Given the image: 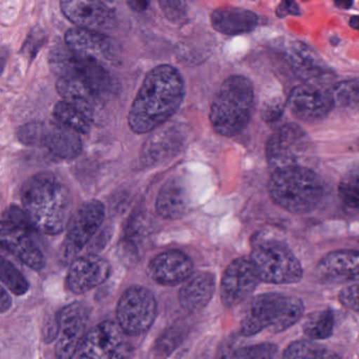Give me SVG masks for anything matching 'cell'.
I'll return each mask as SVG.
<instances>
[{
	"label": "cell",
	"mask_w": 359,
	"mask_h": 359,
	"mask_svg": "<svg viewBox=\"0 0 359 359\" xmlns=\"http://www.w3.org/2000/svg\"><path fill=\"white\" fill-rule=\"evenodd\" d=\"M184 81L170 65L155 67L144 77L128 115L130 129L146 134L167 123L182 106Z\"/></svg>",
	"instance_id": "cell-1"
},
{
	"label": "cell",
	"mask_w": 359,
	"mask_h": 359,
	"mask_svg": "<svg viewBox=\"0 0 359 359\" xmlns=\"http://www.w3.org/2000/svg\"><path fill=\"white\" fill-rule=\"evenodd\" d=\"M22 203L33 228L46 235L62 233L73 215L70 190L50 172H39L25 182Z\"/></svg>",
	"instance_id": "cell-2"
},
{
	"label": "cell",
	"mask_w": 359,
	"mask_h": 359,
	"mask_svg": "<svg viewBox=\"0 0 359 359\" xmlns=\"http://www.w3.org/2000/svg\"><path fill=\"white\" fill-rule=\"evenodd\" d=\"M253 86L241 75L228 77L210 107V123L216 133L233 137L243 131L253 112Z\"/></svg>",
	"instance_id": "cell-3"
},
{
	"label": "cell",
	"mask_w": 359,
	"mask_h": 359,
	"mask_svg": "<svg viewBox=\"0 0 359 359\" xmlns=\"http://www.w3.org/2000/svg\"><path fill=\"white\" fill-rule=\"evenodd\" d=\"M268 190L277 205L294 214L312 212L323 195L318 176L306 167L274 171L269 180Z\"/></svg>",
	"instance_id": "cell-4"
},
{
	"label": "cell",
	"mask_w": 359,
	"mask_h": 359,
	"mask_svg": "<svg viewBox=\"0 0 359 359\" xmlns=\"http://www.w3.org/2000/svg\"><path fill=\"white\" fill-rule=\"evenodd\" d=\"M304 306L295 296L262 294L252 300L241 323V333L252 336L264 330L279 333L295 325L304 314Z\"/></svg>",
	"instance_id": "cell-5"
},
{
	"label": "cell",
	"mask_w": 359,
	"mask_h": 359,
	"mask_svg": "<svg viewBox=\"0 0 359 359\" xmlns=\"http://www.w3.org/2000/svg\"><path fill=\"white\" fill-rule=\"evenodd\" d=\"M251 260L260 280L274 285L299 283L302 264L285 243L276 239L257 241L253 245Z\"/></svg>",
	"instance_id": "cell-6"
},
{
	"label": "cell",
	"mask_w": 359,
	"mask_h": 359,
	"mask_svg": "<svg viewBox=\"0 0 359 359\" xmlns=\"http://www.w3.org/2000/svg\"><path fill=\"white\" fill-rule=\"evenodd\" d=\"M32 224L24 210L11 205L3 214L0 241L8 253L24 262L35 271L41 270L46 264L45 256L32 236Z\"/></svg>",
	"instance_id": "cell-7"
},
{
	"label": "cell",
	"mask_w": 359,
	"mask_h": 359,
	"mask_svg": "<svg viewBox=\"0 0 359 359\" xmlns=\"http://www.w3.org/2000/svg\"><path fill=\"white\" fill-rule=\"evenodd\" d=\"M18 140L27 146L46 148L60 159L75 158L83 150L79 133L56 121H32L22 126L18 132Z\"/></svg>",
	"instance_id": "cell-8"
},
{
	"label": "cell",
	"mask_w": 359,
	"mask_h": 359,
	"mask_svg": "<svg viewBox=\"0 0 359 359\" xmlns=\"http://www.w3.org/2000/svg\"><path fill=\"white\" fill-rule=\"evenodd\" d=\"M50 67L60 77L79 79L102 96L112 90L113 81L106 66L73 53L66 45L56 46L50 52Z\"/></svg>",
	"instance_id": "cell-9"
},
{
	"label": "cell",
	"mask_w": 359,
	"mask_h": 359,
	"mask_svg": "<svg viewBox=\"0 0 359 359\" xmlns=\"http://www.w3.org/2000/svg\"><path fill=\"white\" fill-rule=\"evenodd\" d=\"M312 142L306 132L296 123H287L273 132L266 144V157L274 171L287 168L304 167Z\"/></svg>",
	"instance_id": "cell-10"
},
{
	"label": "cell",
	"mask_w": 359,
	"mask_h": 359,
	"mask_svg": "<svg viewBox=\"0 0 359 359\" xmlns=\"http://www.w3.org/2000/svg\"><path fill=\"white\" fill-rule=\"evenodd\" d=\"M117 321L123 333L130 336L146 333L157 316V302L150 290L132 285L117 304Z\"/></svg>",
	"instance_id": "cell-11"
},
{
	"label": "cell",
	"mask_w": 359,
	"mask_h": 359,
	"mask_svg": "<svg viewBox=\"0 0 359 359\" xmlns=\"http://www.w3.org/2000/svg\"><path fill=\"white\" fill-rule=\"evenodd\" d=\"M123 330L106 320L90 330L77 352V359H132L134 348L123 339Z\"/></svg>",
	"instance_id": "cell-12"
},
{
	"label": "cell",
	"mask_w": 359,
	"mask_h": 359,
	"mask_svg": "<svg viewBox=\"0 0 359 359\" xmlns=\"http://www.w3.org/2000/svg\"><path fill=\"white\" fill-rule=\"evenodd\" d=\"M106 210L100 201H87L76 210L70 222L62 245L65 257L71 258L85 249L104 222Z\"/></svg>",
	"instance_id": "cell-13"
},
{
	"label": "cell",
	"mask_w": 359,
	"mask_h": 359,
	"mask_svg": "<svg viewBox=\"0 0 359 359\" xmlns=\"http://www.w3.org/2000/svg\"><path fill=\"white\" fill-rule=\"evenodd\" d=\"M90 310L81 302H73L62 309L57 316L55 355L57 359H73L79 352L89 321Z\"/></svg>",
	"instance_id": "cell-14"
},
{
	"label": "cell",
	"mask_w": 359,
	"mask_h": 359,
	"mask_svg": "<svg viewBox=\"0 0 359 359\" xmlns=\"http://www.w3.org/2000/svg\"><path fill=\"white\" fill-rule=\"evenodd\" d=\"M255 266L251 258L233 260L224 271L220 283V297L226 308H233L245 302L259 283Z\"/></svg>",
	"instance_id": "cell-15"
},
{
	"label": "cell",
	"mask_w": 359,
	"mask_h": 359,
	"mask_svg": "<svg viewBox=\"0 0 359 359\" xmlns=\"http://www.w3.org/2000/svg\"><path fill=\"white\" fill-rule=\"evenodd\" d=\"M287 104L300 121L316 123L325 118L334 107L331 91L323 86L302 83L292 90Z\"/></svg>",
	"instance_id": "cell-16"
},
{
	"label": "cell",
	"mask_w": 359,
	"mask_h": 359,
	"mask_svg": "<svg viewBox=\"0 0 359 359\" xmlns=\"http://www.w3.org/2000/svg\"><path fill=\"white\" fill-rule=\"evenodd\" d=\"M285 58L296 75L304 83L323 86L332 79V72L325 67L318 54L302 41H293L285 50Z\"/></svg>",
	"instance_id": "cell-17"
},
{
	"label": "cell",
	"mask_w": 359,
	"mask_h": 359,
	"mask_svg": "<svg viewBox=\"0 0 359 359\" xmlns=\"http://www.w3.org/2000/svg\"><path fill=\"white\" fill-rule=\"evenodd\" d=\"M110 274L111 266L106 259L89 254L71 264L67 285L73 293L83 294L104 283Z\"/></svg>",
	"instance_id": "cell-18"
},
{
	"label": "cell",
	"mask_w": 359,
	"mask_h": 359,
	"mask_svg": "<svg viewBox=\"0 0 359 359\" xmlns=\"http://www.w3.org/2000/svg\"><path fill=\"white\" fill-rule=\"evenodd\" d=\"M65 45L76 55L95 60L104 66L113 60L110 39L97 31L75 27L67 31Z\"/></svg>",
	"instance_id": "cell-19"
},
{
	"label": "cell",
	"mask_w": 359,
	"mask_h": 359,
	"mask_svg": "<svg viewBox=\"0 0 359 359\" xmlns=\"http://www.w3.org/2000/svg\"><path fill=\"white\" fill-rule=\"evenodd\" d=\"M60 9L65 18L79 28L97 31L112 22L113 14L106 4L89 0H64Z\"/></svg>",
	"instance_id": "cell-20"
},
{
	"label": "cell",
	"mask_w": 359,
	"mask_h": 359,
	"mask_svg": "<svg viewBox=\"0 0 359 359\" xmlns=\"http://www.w3.org/2000/svg\"><path fill=\"white\" fill-rule=\"evenodd\" d=\"M148 272L158 285H176L184 283L193 274V262L182 252L171 250L153 258Z\"/></svg>",
	"instance_id": "cell-21"
},
{
	"label": "cell",
	"mask_w": 359,
	"mask_h": 359,
	"mask_svg": "<svg viewBox=\"0 0 359 359\" xmlns=\"http://www.w3.org/2000/svg\"><path fill=\"white\" fill-rule=\"evenodd\" d=\"M215 289V276L212 273H193L180 287V306L188 313L201 312L211 302Z\"/></svg>",
	"instance_id": "cell-22"
},
{
	"label": "cell",
	"mask_w": 359,
	"mask_h": 359,
	"mask_svg": "<svg viewBox=\"0 0 359 359\" xmlns=\"http://www.w3.org/2000/svg\"><path fill=\"white\" fill-rule=\"evenodd\" d=\"M56 90L64 102H68L77 110L89 117L93 123L98 108L102 107L104 96L98 94L87 83L79 79L60 77L56 81Z\"/></svg>",
	"instance_id": "cell-23"
},
{
	"label": "cell",
	"mask_w": 359,
	"mask_h": 359,
	"mask_svg": "<svg viewBox=\"0 0 359 359\" xmlns=\"http://www.w3.org/2000/svg\"><path fill=\"white\" fill-rule=\"evenodd\" d=\"M317 272L323 278L333 281H358L359 251L339 250L321 258Z\"/></svg>",
	"instance_id": "cell-24"
},
{
	"label": "cell",
	"mask_w": 359,
	"mask_h": 359,
	"mask_svg": "<svg viewBox=\"0 0 359 359\" xmlns=\"http://www.w3.org/2000/svg\"><path fill=\"white\" fill-rule=\"evenodd\" d=\"M214 30L224 35H241L255 30L258 18L255 13L241 8H218L211 14Z\"/></svg>",
	"instance_id": "cell-25"
},
{
	"label": "cell",
	"mask_w": 359,
	"mask_h": 359,
	"mask_svg": "<svg viewBox=\"0 0 359 359\" xmlns=\"http://www.w3.org/2000/svg\"><path fill=\"white\" fill-rule=\"evenodd\" d=\"M189 195L186 186L178 178L168 180L159 191L156 211L165 219H180L189 211Z\"/></svg>",
	"instance_id": "cell-26"
},
{
	"label": "cell",
	"mask_w": 359,
	"mask_h": 359,
	"mask_svg": "<svg viewBox=\"0 0 359 359\" xmlns=\"http://www.w3.org/2000/svg\"><path fill=\"white\" fill-rule=\"evenodd\" d=\"M53 116L56 123L74 130L77 133L85 135L91 130V119L64 100H60L54 106Z\"/></svg>",
	"instance_id": "cell-27"
},
{
	"label": "cell",
	"mask_w": 359,
	"mask_h": 359,
	"mask_svg": "<svg viewBox=\"0 0 359 359\" xmlns=\"http://www.w3.org/2000/svg\"><path fill=\"white\" fill-rule=\"evenodd\" d=\"M333 329L334 317L330 310L312 313L302 325L304 335L312 340L327 339L333 334Z\"/></svg>",
	"instance_id": "cell-28"
},
{
	"label": "cell",
	"mask_w": 359,
	"mask_h": 359,
	"mask_svg": "<svg viewBox=\"0 0 359 359\" xmlns=\"http://www.w3.org/2000/svg\"><path fill=\"white\" fill-rule=\"evenodd\" d=\"M334 106L344 110H359V79L337 83L331 90Z\"/></svg>",
	"instance_id": "cell-29"
},
{
	"label": "cell",
	"mask_w": 359,
	"mask_h": 359,
	"mask_svg": "<svg viewBox=\"0 0 359 359\" xmlns=\"http://www.w3.org/2000/svg\"><path fill=\"white\" fill-rule=\"evenodd\" d=\"M338 194L348 209H359V165L351 168L342 175Z\"/></svg>",
	"instance_id": "cell-30"
},
{
	"label": "cell",
	"mask_w": 359,
	"mask_h": 359,
	"mask_svg": "<svg viewBox=\"0 0 359 359\" xmlns=\"http://www.w3.org/2000/svg\"><path fill=\"white\" fill-rule=\"evenodd\" d=\"M1 281L15 295L22 296L28 292L29 283L24 275L5 257L1 259Z\"/></svg>",
	"instance_id": "cell-31"
},
{
	"label": "cell",
	"mask_w": 359,
	"mask_h": 359,
	"mask_svg": "<svg viewBox=\"0 0 359 359\" xmlns=\"http://www.w3.org/2000/svg\"><path fill=\"white\" fill-rule=\"evenodd\" d=\"M276 346L271 344L245 346L232 352L222 354L220 359H275Z\"/></svg>",
	"instance_id": "cell-32"
},
{
	"label": "cell",
	"mask_w": 359,
	"mask_h": 359,
	"mask_svg": "<svg viewBox=\"0 0 359 359\" xmlns=\"http://www.w3.org/2000/svg\"><path fill=\"white\" fill-rule=\"evenodd\" d=\"M184 338V330L178 327H170L157 340L155 350L158 353L159 356H168L182 344Z\"/></svg>",
	"instance_id": "cell-33"
},
{
	"label": "cell",
	"mask_w": 359,
	"mask_h": 359,
	"mask_svg": "<svg viewBox=\"0 0 359 359\" xmlns=\"http://www.w3.org/2000/svg\"><path fill=\"white\" fill-rule=\"evenodd\" d=\"M320 348L308 340H297L287 346L283 359H314Z\"/></svg>",
	"instance_id": "cell-34"
},
{
	"label": "cell",
	"mask_w": 359,
	"mask_h": 359,
	"mask_svg": "<svg viewBox=\"0 0 359 359\" xmlns=\"http://www.w3.org/2000/svg\"><path fill=\"white\" fill-rule=\"evenodd\" d=\"M161 10L168 20L180 22L187 16V5L184 1H159Z\"/></svg>",
	"instance_id": "cell-35"
},
{
	"label": "cell",
	"mask_w": 359,
	"mask_h": 359,
	"mask_svg": "<svg viewBox=\"0 0 359 359\" xmlns=\"http://www.w3.org/2000/svg\"><path fill=\"white\" fill-rule=\"evenodd\" d=\"M339 300L346 308L359 314V283L344 287L340 291Z\"/></svg>",
	"instance_id": "cell-36"
},
{
	"label": "cell",
	"mask_w": 359,
	"mask_h": 359,
	"mask_svg": "<svg viewBox=\"0 0 359 359\" xmlns=\"http://www.w3.org/2000/svg\"><path fill=\"white\" fill-rule=\"evenodd\" d=\"M285 111L283 100L274 98L264 104L262 109V118L268 123H275L280 118Z\"/></svg>",
	"instance_id": "cell-37"
},
{
	"label": "cell",
	"mask_w": 359,
	"mask_h": 359,
	"mask_svg": "<svg viewBox=\"0 0 359 359\" xmlns=\"http://www.w3.org/2000/svg\"><path fill=\"white\" fill-rule=\"evenodd\" d=\"M43 45V31L33 30L32 33L29 34L28 39L25 41L22 46V52L29 60H33L36 56L37 52Z\"/></svg>",
	"instance_id": "cell-38"
},
{
	"label": "cell",
	"mask_w": 359,
	"mask_h": 359,
	"mask_svg": "<svg viewBox=\"0 0 359 359\" xmlns=\"http://www.w3.org/2000/svg\"><path fill=\"white\" fill-rule=\"evenodd\" d=\"M276 14L279 18H285L287 15H300L299 7L294 1H283L279 4L276 9Z\"/></svg>",
	"instance_id": "cell-39"
},
{
	"label": "cell",
	"mask_w": 359,
	"mask_h": 359,
	"mask_svg": "<svg viewBox=\"0 0 359 359\" xmlns=\"http://www.w3.org/2000/svg\"><path fill=\"white\" fill-rule=\"evenodd\" d=\"M12 299L10 297L9 293L6 291V289L1 290V297H0V311L1 313H6L11 308Z\"/></svg>",
	"instance_id": "cell-40"
},
{
	"label": "cell",
	"mask_w": 359,
	"mask_h": 359,
	"mask_svg": "<svg viewBox=\"0 0 359 359\" xmlns=\"http://www.w3.org/2000/svg\"><path fill=\"white\" fill-rule=\"evenodd\" d=\"M314 359H340V357L332 351L320 348L315 355Z\"/></svg>",
	"instance_id": "cell-41"
},
{
	"label": "cell",
	"mask_w": 359,
	"mask_h": 359,
	"mask_svg": "<svg viewBox=\"0 0 359 359\" xmlns=\"http://www.w3.org/2000/svg\"><path fill=\"white\" fill-rule=\"evenodd\" d=\"M128 6H129L133 11L142 12L147 9L149 3L148 1H138V0H134V1H128Z\"/></svg>",
	"instance_id": "cell-42"
},
{
	"label": "cell",
	"mask_w": 359,
	"mask_h": 359,
	"mask_svg": "<svg viewBox=\"0 0 359 359\" xmlns=\"http://www.w3.org/2000/svg\"><path fill=\"white\" fill-rule=\"evenodd\" d=\"M348 25H350L351 28L359 31V16H353L348 22Z\"/></svg>",
	"instance_id": "cell-43"
},
{
	"label": "cell",
	"mask_w": 359,
	"mask_h": 359,
	"mask_svg": "<svg viewBox=\"0 0 359 359\" xmlns=\"http://www.w3.org/2000/svg\"><path fill=\"white\" fill-rule=\"evenodd\" d=\"M335 5L337 6L338 8H340V9L346 10L350 9L353 3H348V1H340V3H335Z\"/></svg>",
	"instance_id": "cell-44"
},
{
	"label": "cell",
	"mask_w": 359,
	"mask_h": 359,
	"mask_svg": "<svg viewBox=\"0 0 359 359\" xmlns=\"http://www.w3.org/2000/svg\"><path fill=\"white\" fill-rule=\"evenodd\" d=\"M357 146H358V148H359V140H358V142H357Z\"/></svg>",
	"instance_id": "cell-45"
}]
</instances>
